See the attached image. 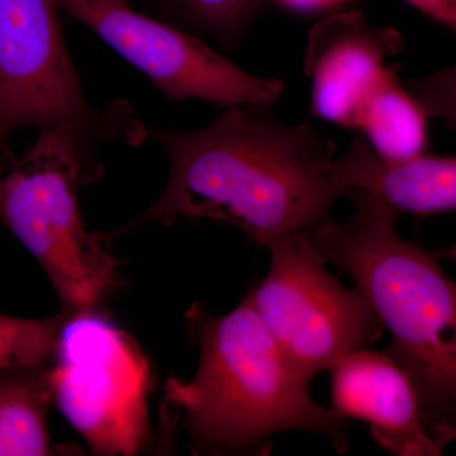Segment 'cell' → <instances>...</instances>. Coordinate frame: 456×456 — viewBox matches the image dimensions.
<instances>
[{
    "mask_svg": "<svg viewBox=\"0 0 456 456\" xmlns=\"http://www.w3.org/2000/svg\"><path fill=\"white\" fill-rule=\"evenodd\" d=\"M269 110L231 107L200 130L152 131L169 160L167 187L136 220L108 235L150 222L208 218L239 227L265 248L331 218L346 191L322 169L335 156L334 141L308 122L283 125Z\"/></svg>",
    "mask_w": 456,
    "mask_h": 456,
    "instance_id": "6da1fadb",
    "label": "cell"
},
{
    "mask_svg": "<svg viewBox=\"0 0 456 456\" xmlns=\"http://www.w3.org/2000/svg\"><path fill=\"white\" fill-rule=\"evenodd\" d=\"M346 222L323 221L303 237L322 263L349 275L388 329L384 355L415 389L434 440L455 439L456 289L435 257L395 232L398 211L364 189L350 187Z\"/></svg>",
    "mask_w": 456,
    "mask_h": 456,
    "instance_id": "7a4b0ae2",
    "label": "cell"
},
{
    "mask_svg": "<svg viewBox=\"0 0 456 456\" xmlns=\"http://www.w3.org/2000/svg\"><path fill=\"white\" fill-rule=\"evenodd\" d=\"M185 320L200 344V365L191 382L170 378L165 399L182 416L194 450L268 455L275 434L303 430L323 435L338 452H346V417L314 401L250 294L220 317L194 303Z\"/></svg>",
    "mask_w": 456,
    "mask_h": 456,
    "instance_id": "3957f363",
    "label": "cell"
},
{
    "mask_svg": "<svg viewBox=\"0 0 456 456\" xmlns=\"http://www.w3.org/2000/svg\"><path fill=\"white\" fill-rule=\"evenodd\" d=\"M26 127L59 137L88 183L103 171V147L139 146L149 134L128 102L90 104L55 0H0V151Z\"/></svg>",
    "mask_w": 456,
    "mask_h": 456,
    "instance_id": "277c9868",
    "label": "cell"
},
{
    "mask_svg": "<svg viewBox=\"0 0 456 456\" xmlns=\"http://www.w3.org/2000/svg\"><path fill=\"white\" fill-rule=\"evenodd\" d=\"M86 183L71 150L49 134L0 174V222L41 264L70 314L101 310L121 283L110 237L84 224L77 187Z\"/></svg>",
    "mask_w": 456,
    "mask_h": 456,
    "instance_id": "5b68a950",
    "label": "cell"
},
{
    "mask_svg": "<svg viewBox=\"0 0 456 456\" xmlns=\"http://www.w3.org/2000/svg\"><path fill=\"white\" fill-rule=\"evenodd\" d=\"M265 248L272 255L268 275L248 294L303 383L383 335L370 303L327 270L302 232L275 237Z\"/></svg>",
    "mask_w": 456,
    "mask_h": 456,
    "instance_id": "8992f818",
    "label": "cell"
},
{
    "mask_svg": "<svg viewBox=\"0 0 456 456\" xmlns=\"http://www.w3.org/2000/svg\"><path fill=\"white\" fill-rule=\"evenodd\" d=\"M62 415L99 455H132L149 437V360L101 310L68 314L53 359Z\"/></svg>",
    "mask_w": 456,
    "mask_h": 456,
    "instance_id": "52a82bcc",
    "label": "cell"
},
{
    "mask_svg": "<svg viewBox=\"0 0 456 456\" xmlns=\"http://www.w3.org/2000/svg\"><path fill=\"white\" fill-rule=\"evenodd\" d=\"M173 101L202 99L217 106L272 107L285 92L277 77H256L204 42L122 0H55Z\"/></svg>",
    "mask_w": 456,
    "mask_h": 456,
    "instance_id": "ba28073f",
    "label": "cell"
},
{
    "mask_svg": "<svg viewBox=\"0 0 456 456\" xmlns=\"http://www.w3.org/2000/svg\"><path fill=\"white\" fill-rule=\"evenodd\" d=\"M402 47L397 29L371 25L362 11L318 20L305 53V73L312 79L310 117L355 128L362 102L388 69L387 57Z\"/></svg>",
    "mask_w": 456,
    "mask_h": 456,
    "instance_id": "9c48e42d",
    "label": "cell"
},
{
    "mask_svg": "<svg viewBox=\"0 0 456 456\" xmlns=\"http://www.w3.org/2000/svg\"><path fill=\"white\" fill-rule=\"evenodd\" d=\"M332 408L370 426L374 440L393 455L439 456L407 374L383 353L351 351L330 369Z\"/></svg>",
    "mask_w": 456,
    "mask_h": 456,
    "instance_id": "30bf717a",
    "label": "cell"
},
{
    "mask_svg": "<svg viewBox=\"0 0 456 456\" xmlns=\"http://www.w3.org/2000/svg\"><path fill=\"white\" fill-rule=\"evenodd\" d=\"M322 169L341 187L364 189L395 211L428 215L455 209V156L425 152L410 159H387L355 136L349 150L325 161Z\"/></svg>",
    "mask_w": 456,
    "mask_h": 456,
    "instance_id": "8fae6325",
    "label": "cell"
},
{
    "mask_svg": "<svg viewBox=\"0 0 456 456\" xmlns=\"http://www.w3.org/2000/svg\"><path fill=\"white\" fill-rule=\"evenodd\" d=\"M53 395V362L0 370V456L53 454L47 430Z\"/></svg>",
    "mask_w": 456,
    "mask_h": 456,
    "instance_id": "7c38bea8",
    "label": "cell"
},
{
    "mask_svg": "<svg viewBox=\"0 0 456 456\" xmlns=\"http://www.w3.org/2000/svg\"><path fill=\"white\" fill-rule=\"evenodd\" d=\"M355 128L368 137L375 152L387 159L415 158L428 150V117L392 68L368 93Z\"/></svg>",
    "mask_w": 456,
    "mask_h": 456,
    "instance_id": "4fadbf2b",
    "label": "cell"
},
{
    "mask_svg": "<svg viewBox=\"0 0 456 456\" xmlns=\"http://www.w3.org/2000/svg\"><path fill=\"white\" fill-rule=\"evenodd\" d=\"M147 16L236 50L263 13L266 0H136Z\"/></svg>",
    "mask_w": 456,
    "mask_h": 456,
    "instance_id": "5bb4252c",
    "label": "cell"
},
{
    "mask_svg": "<svg viewBox=\"0 0 456 456\" xmlns=\"http://www.w3.org/2000/svg\"><path fill=\"white\" fill-rule=\"evenodd\" d=\"M66 316L64 310L38 320L0 314V370L53 362Z\"/></svg>",
    "mask_w": 456,
    "mask_h": 456,
    "instance_id": "9a60e30c",
    "label": "cell"
},
{
    "mask_svg": "<svg viewBox=\"0 0 456 456\" xmlns=\"http://www.w3.org/2000/svg\"><path fill=\"white\" fill-rule=\"evenodd\" d=\"M426 117H443L455 125V68L412 80L403 86Z\"/></svg>",
    "mask_w": 456,
    "mask_h": 456,
    "instance_id": "2e32d148",
    "label": "cell"
},
{
    "mask_svg": "<svg viewBox=\"0 0 456 456\" xmlns=\"http://www.w3.org/2000/svg\"><path fill=\"white\" fill-rule=\"evenodd\" d=\"M406 2L440 25L455 31L456 0H406Z\"/></svg>",
    "mask_w": 456,
    "mask_h": 456,
    "instance_id": "e0dca14e",
    "label": "cell"
},
{
    "mask_svg": "<svg viewBox=\"0 0 456 456\" xmlns=\"http://www.w3.org/2000/svg\"><path fill=\"white\" fill-rule=\"evenodd\" d=\"M285 7L297 12H314L320 9L335 7L345 0H277Z\"/></svg>",
    "mask_w": 456,
    "mask_h": 456,
    "instance_id": "ac0fdd59",
    "label": "cell"
},
{
    "mask_svg": "<svg viewBox=\"0 0 456 456\" xmlns=\"http://www.w3.org/2000/svg\"><path fill=\"white\" fill-rule=\"evenodd\" d=\"M14 159H16V156L13 155L11 149L0 151V174L4 173L11 167Z\"/></svg>",
    "mask_w": 456,
    "mask_h": 456,
    "instance_id": "d6986e66",
    "label": "cell"
},
{
    "mask_svg": "<svg viewBox=\"0 0 456 456\" xmlns=\"http://www.w3.org/2000/svg\"><path fill=\"white\" fill-rule=\"evenodd\" d=\"M122 2L131 3V0H122Z\"/></svg>",
    "mask_w": 456,
    "mask_h": 456,
    "instance_id": "ffe728a7",
    "label": "cell"
}]
</instances>
